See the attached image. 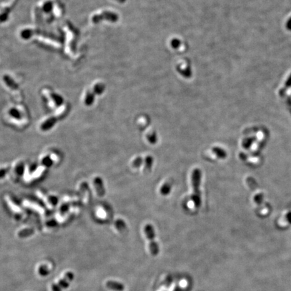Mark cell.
Wrapping results in <instances>:
<instances>
[{
  "mask_svg": "<svg viewBox=\"0 0 291 291\" xmlns=\"http://www.w3.org/2000/svg\"><path fill=\"white\" fill-rule=\"evenodd\" d=\"M202 181V171L200 169L195 168L191 173V185L193 193L191 200L195 208H199L202 204V195L200 185Z\"/></svg>",
  "mask_w": 291,
  "mask_h": 291,
  "instance_id": "6da1fadb",
  "label": "cell"
},
{
  "mask_svg": "<svg viewBox=\"0 0 291 291\" xmlns=\"http://www.w3.org/2000/svg\"><path fill=\"white\" fill-rule=\"evenodd\" d=\"M144 232L146 235L147 238L149 241V247H150V251L151 254L154 256L158 255L159 252V248L157 242L155 241V232L153 226L150 224H148L144 226Z\"/></svg>",
  "mask_w": 291,
  "mask_h": 291,
  "instance_id": "7a4b0ae2",
  "label": "cell"
},
{
  "mask_svg": "<svg viewBox=\"0 0 291 291\" xmlns=\"http://www.w3.org/2000/svg\"><path fill=\"white\" fill-rule=\"evenodd\" d=\"M119 20V16L116 13L110 12V11H104L100 14H95L93 16L92 21L94 24H99L103 20H107L110 22H116Z\"/></svg>",
  "mask_w": 291,
  "mask_h": 291,
  "instance_id": "3957f363",
  "label": "cell"
},
{
  "mask_svg": "<svg viewBox=\"0 0 291 291\" xmlns=\"http://www.w3.org/2000/svg\"><path fill=\"white\" fill-rule=\"evenodd\" d=\"M74 275L72 272H67L62 279H61L59 282L56 285H52L53 291H62V289H67L69 286L70 282L74 279Z\"/></svg>",
  "mask_w": 291,
  "mask_h": 291,
  "instance_id": "277c9868",
  "label": "cell"
},
{
  "mask_svg": "<svg viewBox=\"0 0 291 291\" xmlns=\"http://www.w3.org/2000/svg\"><path fill=\"white\" fill-rule=\"evenodd\" d=\"M94 186H95L97 194H99V195L100 196V197H102V196H103L104 194H105V189H104V187L103 181L102 179H100V177H96L95 179L94 180Z\"/></svg>",
  "mask_w": 291,
  "mask_h": 291,
  "instance_id": "5b68a950",
  "label": "cell"
},
{
  "mask_svg": "<svg viewBox=\"0 0 291 291\" xmlns=\"http://www.w3.org/2000/svg\"><path fill=\"white\" fill-rule=\"evenodd\" d=\"M106 286L108 289L115 291H123L125 289V286L123 284L113 281V280H109V281L107 282Z\"/></svg>",
  "mask_w": 291,
  "mask_h": 291,
  "instance_id": "8992f818",
  "label": "cell"
},
{
  "mask_svg": "<svg viewBox=\"0 0 291 291\" xmlns=\"http://www.w3.org/2000/svg\"><path fill=\"white\" fill-rule=\"evenodd\" d=\"M172 185H173V183H172V180H169L167 182H165L160 188L161 194L164 196L168 195L169 194V193H170L171 191Z\"/></svg>",
  "mask_w": 291,
  "mask_h": 291,
  "instance_id": "52a82bcc",
  "label": "cell"
},
{
  "mask_svg": "<svg viewBox=\"0 0 291 291\" xmlns=\"http://www.w3.org/2000/svg\"><path fill=\"white\" fill-rule=\"evenodd\" d=\"M57 119L55 117H50L49 119L46 120L45 122H44L41 125V130L43 131H47L49 129H51L53 126H55V123L57 122Z\"/></svg>",
  "mask_w": 291,
  "mask_h": 291,
  "instance_id": "ba28073f",
  "label": "cell"
},
{
  "mask_svg": "<svg viewBox=\"0 0 291 291\" xmlns=\"http://www.w3.org/2000/svg\"><path fill=\"white\" fill-rule=\"evenodd\" d=\"M177 69L178 72L180 73L183 76L186 77V78H189V77H191V76L192 75V72H191V67H190V66H189V65L187 64V65L186 66V67H183H183H179V66H177Z\"/></svg>",
  "mask_w": 291,
  "mask_h": 291,
  "instance_id": "9c48e42d",
  "label": "cell"
},
{
  "mask_svg": "<svg viewBox=\"0 0 291 291\" xmlns=\"http://www.w3.org/2000/svg\"><path fill=\"white\" fill-rule=\"evenodd\" d=\"M3 82H5V84L8 86L9 89H11L12 90H17L18 89V84L14 82L11 77H9L8 75H5L3 77Z\"/></svg>",
  "mask_w": 291,
  "mask_h": 291,
  "instance_id": "30bf717a",
  "label": "cell"
},
{
  "mask_svg": "<svg viewBox=\"0 0 291 291\" xmlns=\"http://www.w3.org/2000/svg\"><path fill=\"white\" fill-rule=\"evenodd\" d=\"M212 151L220 159H225L226 158V156H227L226 152L221 147L215 146L212 148Z\"/></svg>",
  "mask_w": 291,
  "mask_h": 291,
  "instance_id": "8fae6325",
  "label": "cell"
},
{
  "mask_svg": "<svg viewBox=\"0 0 291 291\" xmlns=\"http://www.w3.org/2000/svg\"><path fill=\"white\" fill-rule=\"evenodd\" d=\"M153 162L154 159L152 156H147V157H146L144 168V171L145 172H149L151 171L152 165H153Z\"/></svg>",
  "mask_w": 291,
  "mask_h": 291,
  "instance_id": "7c38bea8",
  "label": "cell"
},
{
  "mask_svg": "<svg viewBox=\"0 0 291 291\" xmlns=\"http://www.w3.org/2000/svg\"><path fill=\"white\" fill-rule=\"evenodd\" d=\"M94 95H95V94L93 92L89 91V92L87 93L85 99H84V104H85L86 106H90L93 104L94 101Z\"/></svg>",
  "mask_w": 291,
  "mask_h": 291,
  "instance_id": "4fadbf2b",
  "label": "cell"
},
{
  "mask_svg": "<svg viewBox=\"0 0 291 291\" xmlns=\"http://www.w3.org/2000/svg\"><path fill=\"white\" fill-rule=\"evenodd\" d=\"M35 231L33 229H25L20 231L18 233V236L20 238H26L34 234Z\"/></svg>",
  "mask_w": 291,
  "mask_h": 291,
  "instance_id": "5bb4252c",
  "label": "cell"
},
{
  "mask_svg": "<svg viewBox=\"0 0 291 291\" xmlns=\"http://www.w3.org/2000/svg\"><path fill=\"white\" fill-rule=\"evenodd\" d=\"M104 90H105V85L103 83H98L96 84L93 88V93L95 94L100 95L104 93Z\"/></svg>",
  "mask_w": 291,
  "mask_h": 291,
  "instance_id": "9a60e30c",
  "label": "cell"
},
{
  "mask_svg": "<svg viewBox=\"0 0 291 291\" xmlns=\"http://www.w3.org/2000/svg\"><path fill=\"white\" fill-rule=\"evenodd\" d=\"M51 98L53 100L54 103L56 104L57 106H60L63 102V99L62 98V96H60L59 94H56L55 93L51 94Z\"/></svg>",
  "mask_w": 291,
  "mask_h": 291,
  "instance_id": "2e32d148",
  "label": "cell"
},
{
  "mask_svg": "<svg viewBox=\"0 0 291 291\" xmlns=\"http://www.w3.org/2000/svg\"><path fill=\"white\" fill-rule=\"evenodd\" d=\"M34 35V31L30 29H25L20 33V36L24 39H29Z\"/></svg>",
  "mask_w": 291,
  "mask_h": 291,
  "instance_id": "e0dca14e",
  "label": "cell"
},
{
  "mask_svg": "<svg viewBox=\"0 0 291 291\" xmlns=\"http://www.w3.org/2000/svg\"><path fill=\"white\" fill-rule=\"evenodd\" d=\"M39 273L41 276H47L50 273V270L47 265H42L39 267Z\"/></svg>",
  "mask_w": 291,
  "mask_h": 291,
  "instance_id": "ac0fdd59",
  "label": "cell"
},
{
  "mask_svg": "<svg viewBox=\"0 0 291 291\" xmlns=\"http://www.w3.org/2000/svg\"><path fill=\"white\" fill-rule=\"evenodd\" d=\"M53 8V4L51 1H47L43 6V10L45 13H49Z\"/></svg>",
  "mask_w": 291,
  "mask_h": 291,
  "instance_id": "d6986e66",
  "label": "cell"
},
{
  "mask_svg": "<svg viewBox=\"0 0 291 291\" xmlns=\"http://www.w3.org/2000/svg\"><path fill=\"white\" fill-rule=\"evenodd\" d=\"M147 140L149 142H150V144H154L157 142V140H158V138H157V134H156L155 132H152L150 134H148L147 135Z\"/></svg>",
  "mask_w": 291,
  "mask_h": 291,
  "instance_id": "ffe728a7",
  "label": "cell"
},
{
  "mask_svg": "<svg viewBox=\"0 0 291 291\" xmlns=\"http://www.w3.org/2000/svg\"><path fill=\"white\" fill-rule=\"evenodd\" d=\"M143 158L138 157L136 158H135L134 161L132 162V167L135 168H140L142 165L143 164Z\"/></svg>",
  "mask_w": 291,
  "mask_h": 291,
  "instance_id": "44dd1931",
  "label": "cell"
},
{
  "mask_svg": "<svg viewBox=\"0 0 291 291\" xmlns=\"http://www.w3.org/2000/svg\"><path fill=\"white\" fill-rule=\"evenodd\" d=\"M171 45L172 48L177 49V48H179V47L181 45V42L180 41V40H179L177 39H174L171 40Z\"/></svg>",
  "mask_w": 291,
  "mask_h": 291,
  "instance_id": "7402d4cb",
  "label": "cell"
},
{
  "mask_svg": "<svg viewBox=\"0 0 291 291\" xmlns=\"http://www.w3.org/2000/svg\"><path fill=\"white\" fill-rule=\"evenodd\" d=\"M9 113L10 115H11L12 117H14V118H16V119H20V112L19 111L16 109H10L9 111Z\"/></svg>",
  "mask_w": 291,
  "mask_h": 291,
  "instance_id": "603a6c76",
  "label": "cell"
},
{
  "mask_svg": "<svg viewBox=\"0 0 291 291\" xmlns=\"http://www.w3.org/2000/svg\"><path fill=\"white\" fill-rule=\"evenodd\" d=\"M24 171V164L22 163L18 164L16 168V171L19 175H22Z\"/></svg>",
  "mask_w": 291,
  "mask_h": 291,
  "instance_id": "cb8c5ba5",
  "label": "cell"
},
{
  "mask_svg": "<svg viewBox=\"0 0 291 291\" xmlns=\"http://www.w3.org/2000/svg\"><path fill=\"white\" fill-rule=\"evenodd\" d=\"M116 226L117 228L119 230H121V229H126V224L122 221H117Z\"/></svg>",
  "mask_w": 291,
  "mask_h": 291,
  "instance_id": "d4e9b609",
  "label": "cell"
},
{
  "mask_svg": "<svg viewBox=\"0 0 291 291\" xmlns=\"http://www.w3.org/2000/svg\"><path fill=\"white\" fill-rule=\"evenodd\" d=\"M43 164L44 165L47 166V167H49V166L51 165V164H52V161L51 160L50 158L46 157L43 160Z\"/></svg>",
  "mask_w": 291,
  "mask_h": 291,
  "instance_id": "484cf974",
  "label": "cell"
},
{
  "mask_svg": "<svg viewBox=\"0 0 291 291\" xmlns=\"http://www.w3.org/2000/svg\"><path fill=\"white\" fill-rule=\"evenodd\" d=\"M8 171V168H3L0 169V179H2L4 177Z\"/></svg>",
  "mask_w": 291,
  "mask_h": 291,
  "instance_id": "4316f807",
  "label": "cell"
},
{
  "mask_svg": "<svg viewBox=\"0 0 291 291\" xmlns=\"http://www.w3.org/2000/svg\"><path fill=\"white\" fill-rule=\"evenodd\" d=\"M115 1H116L120 3H123L126 2V0H115Z\"/></svg>",
  "mask_w": 291,
  "mask_h": 291,
  "instance_id": "83f0119b",
  "label": "cell"
}]
</instances>
